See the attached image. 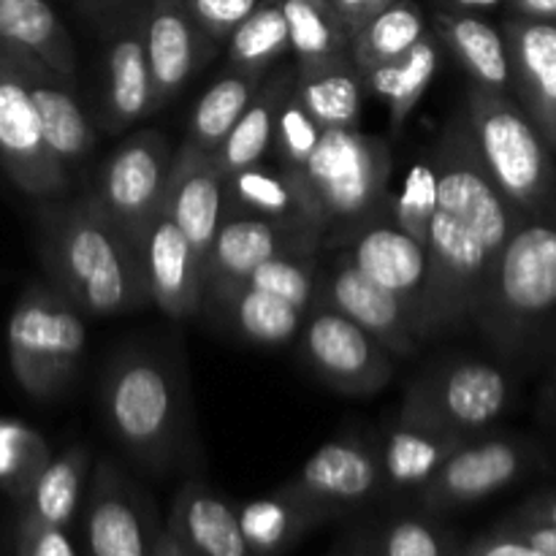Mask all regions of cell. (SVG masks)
<instances>
[{
  "instance_id": "cell-45",
  "label": "cell",
  "mask_w": 556,
  "mask_h": 556,
  "mask_svg": "<svg viewBox=\"0 0 556 556\" xmlns=\"http://www.w3.org/2000/svg\"><path fill=\"white\" fill-rule=\"evenodd\" d=\"M16 556H76L68 535L60 527L38 525V521H16Z\"/></svg>"
},
{
  "instance_id": "cell-16",
  "label": "cell",
  "mask_w": 556,
  "mask_h": 556,
  "mask_svg": "<svg viewBox=\"0 0 556 556\" xmlns=\"http://www.w3.org/2000/svg\"><path fill=\"white\" fill-rule=\"evenodd\" d=\"M147 302L168 318L185 320L201 313L204 302V258L188 242L172 217L157 210L134 239Z\"/></svg>"
},
{
  "instance_id": "cell-12",
  "label": "cell",
  "mask_w": 556,
  "mask_h": 556,
  "mask_svg": "<svg viewBox=\"0 0 556 556\" xmlns=\"http://www.w3.org/2000/svg\"><path fill=\"white\" fill-rule=\"evenodd\" d=\"M535 465V448L516 438L467 440L456 448L440 470L416 492V505L427 516L467 508L510 483L525 478Z\"/></svg>"
},
{
  "instance_id": "cell-13",
  "label": "cell",
  "mask_w": 556,
  "mask_h": 556,
  "mask_svg": "<svg viewBox=\"0 0 556 556\" xmlns=\"http://www.w3.org/2000/svg\"><path fill=\"white\" fill-rule=\"evenodd\" d=\"M340 250L364 277L400 296L416 315L424 337L429 329V253L421 242L396 226L391 206L340 239ZM329 253V250H326Z\"/></svg>"
},
{
  "instance_id": "cell-14",
  "label": "cell",
  "mask_w": 556,
  "mask_h": 556,
  "mask_svg": "<svg viewBox=\"0 0 556 556\" xmlns=\"http://www.w3.org/2000/svg\"><path fill=\"white\" fill-rule=\"evenodd\" d=\"M282 486L318 505L331 519L367 508L386 494V476L375 440L345 434L320 445Z\"/></svg>"
},
{
  "instance_id": "cell-32",
  "label": "cell",
  "mask_w": 556,
  "mask_h": 556,
  "mask_svg": "<svg viewBox=\"0 0 556 556\" xmlns=\"http://www.w3.org/2000/svg\"><path fill=\"white\" fill-rule=\"evenodd\" d=\"M302 106L313 114L324 130L358 128L362 103L367 98V81L351 58L315 68H296L293 87Z\"/></svg>"
},
{
  "instance_id": "cell-8",
  "label": "cell",
  "mask_w": 556,
  "mask_h": 556,
  "mask_svg": "<svg viewBox=\"0 0 556 556\" xmlns=\"http://www.w3.org/2000/svg\"><path fill=\"white\" fill-rule=\"evenodd\" d=\"M510 400L514 383L503 369L478 358H459L418 375L402 405L451 432L476 438L508 410Z\"/></svg>"
},
{
  "instance_id": "cell-4",
  "label": "cell",
  "mask_w": 556,
  "mask_h": 556,
  "mask_svg": "<svg viewBox=\"0 0 556 556\" xmlns=\"http://www.w3.org/2000/svg\"><path fill=\"white\" fill-rule=\"evenodd\" d=\"M391 172L389 141L362 128H340L324 130L309 161L288 174L324 250H331L353 228L389 210Z\"/></svg>"
},
{
  "instance_id": "cell-24",
  "label": "cell",
  "mask_w": 556,
  "mask_h": 556,
  "mask_svg": "<svg viewBox=\"0 0 556 556\" xmlns=\"http://www.w3.org/2000/svg\"><path fill=\"white\" fill-rule=\"evenodd\" d=\"M465 434L440 427L432 418L400 405V413L378 443L383 462L386 494H416L456 448L467 443Z\"/></svg>"
},
{
  "instance_id": "cell-22",
  "label": "cell",
  "mask_w": 556,
  "mask_h": 556,
  "mask_svg": "<svg viewBox=\"0 0 556 556\" xmlns=\"http://www.w3.org/2000/svg\"><path fill=\"white\" fill-rule=\"evenodd\" d=\"M14 63L16 74L25 81L30 101L41 119L43 139L52 155L71 172V166L85 161L96 150V128L74 96V81L49 68L36 54L3 43Z\"/></svg>"
},
{
  "instance_id": "cell-44",
  "label": "cell",
  "mask_w": 556,
  "mask_h": 556,
  "mask_svg": "<svg viewBox=\"0 0 556 556\" xmlns=\"http://www.w3.org/2000/svg\"><path fill=\"white\" fill-rule=\"evenodd\" d=\"M193 20L217 43H226L239 22L258 5V0H182Z\"/></svg>"
},
{
  "instance_id": "cell-20",
  "label": "cell",
  "mask_w": 556,
  "mask_h": 556,
  "mask_svg": "<svg viewBox=\"0 0 556 556\" xmlns=\"http://www.w3.org/2000/svg\"><path fill=\"white\" fill-rule=\"evenodd\" d=\"M510 92L556 155V22L508 14L503 22Z\"/></svg>"
},
{
  "instance_id": "cell-39",
  "label": "cell",
  "mask_w": 556,
  "mask_h": 556,
  "mask_svg": "<svg viewBox=\"0 0 556 556\" xmlns=\"http://www.w3.org/2000/svg\"><path fill=\"white\" fill-rule=\"evenodd\" d=\"M320 253H324L320 248H299L280 255H271L269 261L255 266L242 282L307 313L315 299V288H318Z\"/></svg>"
},
{
  "instance_id": "cell-47",
  "label": "cell",
  "mask_w": 556,
  "mask_h": 556,
  "mask_svg": "<svg viewBox=\"0 0 556 556\" xmlns=\"http://www.w3.org/2000/svg\"><path fill=\"white\" fill-rule=\"evenodd\" d=\"M394 0H329V5L334 9V14L340 16L342 25L353 33L362 25H367L372 16H378L380 11L389 9Z\"/></svg>"
},
{
  "instance_id": "cell-29",
  "label": "cell",
  "mask_w": 556,
  "mask_h": 556,
  "mask_svg": "<svg viewBox=\"0 0 556 556\" xmlns=\"http://www.w3.org/2000/svg\"><path fill=\"white\" fill-rule=\"evenodd\" d=\"M237 519L244 541L255 556L288 554L307 532L334 521L318 505L296 497L286 486L266 494V497L239 505Z\"/></svg>"
},
{
  "instance_id": "cell-27",
  "label": "cell",
  "mask_w": 556,
  "mask_h": 556,
  "mask_svg": "<svg viewBox=\"0 0 556 556\" xmlns=\"http://www.w3.org/2000/svg\"><path fill=\"white\" fill-rule=\"evenodd\" d=\"M168 527L193 556H255L242 535L237 508L201 481L179 489Z\"/></svg>"
},
{
  "instance_id": "cell-43",
  "label": "cell",
  "mask_w": 556,
  "mask_h": 556,
  "mask_svg": "<svg viewBox=\"0 0 556 556\" xmlns=\"http://www.w3.org/2000/svg\"><path fill=\"white\" fill-rule=\"evenodd\" d=\"M320 136H324V128L302 106L296 92H291V98L282 106L280 117H277L275 141H271V150L277 152V166H282L286 172L302 168L315 152V147H318Z\"/></svg>"
},
{
  "instance_id": "cell-19",
  "label": "cell",
  "mask_w": 556,
  "mask_h": 556,
  "mask_svg": "<svg viewBox=\"0 0 556 556\" xmlns=\"http://www.w3.org/2000/svg\"><path fill=\"white\" fill-rule=\"evenodd\" d=\"M144 38L155 109L174 101L220 49L182 0H150Z\"/></svg>"
},
{
  "instance_id": "cell-46",
  "label": "cell",
  "mask_w": 556,
  "mask_h": 556,
  "mask_svg": "<svg viewBox=\"0 0 556 556\" xmlns=\"http://www.w3.org/2000/svg\"><path fill=\"white\" fill-rule=\"evenodd\" d=\"M459 556H546L538 552L535 546H530L527 541H521L519 535H514L505 527H497L489 535L478 538L476 543H470L467 548H462Z\"/></svg>"
},
{
  "instance_id": "cell-37",
  "label": "cell",
  "mask_w": 556,
  "mask_h": 556,
  "mask_svg": "<svg viewBox=\"0 0 556 556\" xmlns=\"http://www.w3.org/2000/svg\"><path fill=\"white\" fill-rule=\"evenodd\" d=\"M291 52L288 22L280 0H258L226 41V68L266 76Z\"/></svg>"
},
{
  "instance_id": "cell-11",
  "label": "cell",
  "mask_w": 556,
  "mask_h": 556,
  "mask_svg": "<svg viewBox=\"0 0 556 556\" xmlns=\"http://www.w3.org/2000/svg\"><path fill=\"white\" fill-rule=\"evenodd\" d=\"M0 166L20 193L58 199L71 188V172L52 155L25 81L0 41Z\"/></svg>"
},
{
  "instance_id": "cell-17",
  "label": "cell",
  "mask_w": 556,
  "mask_h": 556,
  "mask_svg": "<svg viewBox=\"0 0 556 556\" xmlns=\"http://www.w3.org/2000/svg\"><path fill=\"white\" fill-rule=\"evenodd\" d=\"M157 530L144 494L114 462L92 472L85 510V541L90 556H152Z\"/></svg>"
},
{
  "instance_id": "cell-30",
  "label": "cell",
  "mask_w": 556,
  "mask_h": 556,
  "mask_svg": "<svg viewBox=\"0 0 556 556\" xmlns=\"http://www.w3.org/2000/svg\"><path fill=\"white\" fill-rule=\"evenodd\" d=\"M440 60H443V43L429 27L405 54L364 74L367 90L389 106V123L394 134L405 128V123L421 103L424 92L432 87Z\"/></svg>"
},
{
  "instance_id": "cell-48",
  "label": "cell",
  "mask_w": 556,
  "mask_h": 556,
  "mask_svg": "<svg viewBox=\"0 0 556 556\" xmlns=\"http://www.w3.org/2000/svg\"><path fill=\"white\" fill-rule=\"evenodd\" d=\"M500 527L510 530L514 535H519L521 541H527L530 546H535L538 552L546 556H556V525H532V521H503Z\"/></svg>"
},
{
  "instance_id": "cell-52",
  "label": "cell",
  "mask_w": 556,
  "mask_h": 556,
  "mask_svg": "<svg viewBox=\"0 0 556 556\" xmlns=\"http://www.w3.org/2000/svg\"><path fill=\"white\" fill-rule=\"evenodd\" d=\"M329 556H372V532L356 530L345 538L342 543H337L334 552Z\"/></svg>"
},
{
  "instance_id": "cell-55",
  "label": "cell",
  "mask_w": 556,
  "mask_h": 556,
  "mask_svg": "<svg viewBox=\"0 0 556 556\" xmlns=\"http://www.w3.org/2000/svg\"><path fill=\"white\" fill-rule=\"evenodd\" d=\"M543 413L548 416V421L556 427V369L552 375V380L546 383V400H543Z\"/></svg>"
},
{
  "instance_id": "cell-35",
  "label": "cell",
  "mask_w": 556,
  "mask_h": 556,
  "mask_svg": "<svg viewBox=\"0 0 556 556\" xmlns=\"http://www.w3.org/2000/svg\"><path fill=\"white\" fill-rule=\"evenodd\" d=\"M288 22L293 65L315 68L351 58V30L329 3L318 0H280Z\"/></svg>"
},
{
  "instance_id": "cell-38",
  "label": "cell",
  "mask_w": 556,
  "mask_h": 556,
  "mask_svg": "<svg viewBox=\"0 0 556 556\" xmlns=\"http://www.w3.org/2000/svg\"><path fill=\"white\" fill-rule=\"evenodd\" d=\"M427 30L429 22L416 0H394L389 9H383L353 33L351 60L362 74H367L405 54Z\"/></svg>"
},
{
  "instance_id": "cell-50",
  "label": "cell",
  "mask_w": 556,
  "mask_h": 556,
  "mask_svg": "<svg viewBox=\"0 0 556 556\" xmlns=\"http://www.w3.org/2000/svg\"><path fill=\"white\" fill-rule=\"evenodd\" d=\"M510 521H532V525H556V492H543L527 500Z\"/></svg>"
},
{
  "instance_id": "cell-28",
  "label": "cell",
  "mask_w": 556,
  "mask_h": 556,
  "mask_svg": "<svg viewBox=\"0 0 556 556\" xmlns=\"http://www.w3.org/2000/svg\"><path fill=\"white\" fill-rule=\"evenodd\" d=\"M432 33L465 68L470 85L510 92L508 47L500 27L481 14L438 9L432 14Z\"/></svg>"
},
{
  "instance_id": "cell-6",
  "label": "cell",
  "mask_w": 556,
  "mask_h": 556,
  "mask_svg": "<svg viewBox=\"0 0 556 556\" xmlns=\"http://www.w3.org/2000/svg\"><path fill=\"white\" fill-rule=\"evenodd\" d=\"M103 416L117 443L141 465H168L182 427L172 367L152 353H123L103 380Z\"/></svg>"
},
{
  "instance_id": "cell-2",
  "label": "cell",
  "mask_w": 556,
  "mask_h": 556,
  "mask_svg": "<svg viewBox=\"0 0 556 556\" xmlns=\"http://www.w3.org/2000/svg\"><path fill=\"white\" fill-rule=\"evenodd\" d=\"M38 255L52 286L87 315H114L147 302L130 239L92 193L41 212Z\"/></svg>"
},
{
  "instance_id": "cell-15",
  "label": "cell",
  "mask_w": 556,
  "mask_h": 556,
  "mask_svg": "<svg viewBox=\"0 0 556 556\" xmlns=\"http://www.w3.org/2000/svg\"><path fill=\"white\" fill-rule=\"evenodd\" d=\"M329 269L318 271V288H315L313 302L329 304L356 320L396 358L416 356L427 337L410 307L400 296L364 277L340 250H329Z\"/></svg>"
},
{
  "instance_id": "cell-5",
  "label": "cell",
  "mask_w": 556,
  "mask_h": 556,
  "mask_svg": "<svg viewBox=\"0 0 556 556\" xmlns=\"http://www.w3.org/2000/svg\"><path fill=\"white\" fill-rule=\"evenodd\" d=\"M478 157L494 188L519 215H535L556 201L554 152L510 92L467 85L462 103Z\"/></svg>"
},
{
  "instance_id": "cell-42",
  "label": "cell",
  "mask_w": 556,
  "mask_h": 556,
  "mask_svg": "<svg viewBox=\"0 0 556 556\" xmlns=\"http://www.w3.org/2000/svg\"><path fill=\"white\" fill-rule=\"evenodd\" d=\"M434 201H438V179H434L432 157H421L410 166L400 193H391V215L402 231L427 248L432 228Z\"/></svg>"
},
{
  "instance_id": "cell-1",
  "label": "cell",
  "mask_w": 556,
  "mask_h": 556,
  "mask_svg": "<svg viewBox=\"0 0 556 556\" xmlns=\"http://www.w3.org/2000/svg\"><path fill=\"white\" fill-rule=\"evenodd\" d=\"M438 179L429 228V329L470 324L497 255L525 215L494 188L478 157L465 112H456L429 150Z\"/></svg>"
},
{
  "instance_id": "cell-34",
  "label": "cell",
  "mask_w": 556,
  "mask_h": 556,
  "mask_svg": "<svg viewBox=\"0 0 556 556\" xmlns=\"http://www.w3.org/2000/svg\"><path fill=\"white\" fill-rule=\"evenodd\" d=\"M87 472H90V451L81 445L49 459L20 503L22 519L65 530L79 508Z\"/></svg>"
},
{
  "instance_id": "cell-40",
  "label": "cell",
  "mask_w": 556,
  "mask_h": 556,
  "mask_svg": "<svg viewBox=\"0 0 556 556\" xmlns=\"http://www.w3.org/2000/svg\"><path fill=\"white\" fill-rule=\"evenodd\" d=\"M52 459L41 434L16 421H0V489L16 500V505L30 492L38 472Z\"/></svg>"
},
{
  "instance_id": "cell-21",
  "label": "cell",
  "mask_w": 556,
  "mask_h": 556,
  "mask_svg": "<svg viewBox=\"0 0 556 556\" xmlns=\"http://www.w3.org/2000/svg\"><path fill=\"white\" fill-rule=\"evenodd\" d=\"M299 248L324 250V239L307 226L255 215H223L215 239L206 250L204 288L242 282L255 266L269 261L271 255Z\"/></svg>"
},
{
  "instance_id": "cell-10",
  "label": "cell",
  "mask_w": 556,
  "mask_h": 556,
  "mask_svg": "<svg viewBox=\"0 0 556 556\" xmlns=\"http://www.w3.org/2000/svg\"><path fill=\"white\" fill-rule=\"evenodd\" d=\"M172 161L174 147L161 130H139L128 136L96 172L92 199L130 244L141 226L161 210Z\"/></svg>"
},
{
  "instance_id": "cell-9",
  "label": "cell",
  "mask_w": 556,
  "mask_h": 556,
  "mask_svg": "<svg viewBox=\"0 0 556 556\" xmlns=\"http://www.w3.org/2000/svg\"><path fill=\"white\" fill-rule=\"evenodd\" d=\"M299 342L318 378L348 396H372L394 378V353L329 304H309Z\"/></svg>"
},
{
  "instance_id": "cell-7",
  "label": "cell",
  "mask_w": 556,
  "mask_h": 556,
  "mask_svg": "<svg viewBox=\"0 0 556 556\" xmlns=\"http://www.w3.org/2000/svg\"><path fill=\"white\" fill-rule=\"evenodd\" d=\"M9 362L16 383L33 400H54L74 378L87 345L79 307L54 286H30L9 318Z\"/></svg>"
},
{
  "instance_id": "cell-53",
  "label": "cell",
  "mask_w": 556,
  "mask_h": 556,
  "mask_svg": "<svg viewBox=\"0 0 556 556\" xmlns=\"http://www.w3.org/2000/svg\"><path fill=\"white\" fill-rule=\"evenodd\" d=\"M505 5V0H440V9L445 11H467V14H483Z\"/></svg>"
},
{
  "instance_id": "cell-49",
  "label": "cell",
  "mask_w": 556,
  "mask_h": 556,
  "mask_svg": "<svg viewBox=\"0 0 556 556\" xmlns=\"http://www.w3.org/2000/svg\"><path fill=\"white\" fill-rule=\"evenodd\" d=\"M71 3H74L76 9H79L81 14L92 22V25H98L101 30H106V27L112 25L119 14H125L130 5L141 3V0H71Z\"/></svg>"
},
{
  "instance_id": "cell-26",
  "label": "cell",
  "mask_w": 556,
  "mask_h": 556,
  "mask_svg": "<svg viewBox=\"0 0 556 556\" xmlns=\"http://www.w3.org/2000/svg\"><path fill=\"white\" fill-rule=\"evenodd\" d=\"M293 85H296V65L293 63L277 65V71L264 76L255 98L212 155L223 179L255 166V163H264L266 152L271 150V141H275L277 117L291 98Z\"/></svg>"
},
{
  "instance_id": "cell-51",
  "label": "cell",
  "mask_w": 556,
  "mask_h": 556,
  "mask_svg": "<svg viewBox=\"0 0 556 556\" xmlns=\"http://www.w3.org/2000/svg\"><path fill=\"white\" fill-rule=\"evenodd\" d=\"M510 14L556 22V0H505Z\"/></svg>"
},
{
  "instance_id": "cell-23",
  "label": "cell",
  "mask_w": 556,
  "mask_h": 556,
  "mask_svg": "<svg viewBox=\"0 0 556 556\" xmlns=\"http://www.w3.org/2000/svg\"><path fill=\"white\" fill-rule=\"evenodd\" d=\"M161 210L199 250L201 258H206L223 220V174L217 172L210 152L195 150L188 141L174 150Z\"/></svg>"
},
{
  "instance_id": "cell-18",
  "label": "cell",
  "mask_w": 556,
  "mask_h": 556,
  "mask_svg": "<svg viewBox=\"0 0 556 556\" xmlns=\"http://www.w3.org/2000/svg\"><path fill=\"white\" fill-rule=\"evenodd\" d=\"M147 9L150 0H141L101 30L106 38L103 128L109 134H123L125 128L157 112L147 60Z\"/></svg>"
},
{
  "instance_id": "cell-33",
  "label": "cell",
  "mask_w": 556,
  "mask_h": 556,
  "mask_svg": "<svg viewBox=\"0 0 556 556\" xmlns=\"http://www.w3.org/2000/svg\"><path fill=\"white\" fill-rule=\"evenodd\" d=\"M223 215H255L313 228L291 174L282 166H264V163H255L223 179Z\"/></svg>"
},
{
  "instance_id": "cell-41",
  "label": "cell",
  "mask_w": 556,
  "mask_h": 556,
  "mask_svg": "<svg viewBox=\"0 0 556 556\" xmlns=\"http://www.w3.org/2000/svg\"><path fill=\"white\" fill-rule=\"evenodd\" d=\"M459 541L429 516H400L372 532V556H459Z\"/></svg>"
},
{
  "instance_id": "cell-25",
  "label": "cell",
  "mask_w": 556,
  "mask_h": 556,
  "mask_svg": "<svg viewBox=\"0 0 556 556\" xmlns=\"http://www.w3.org/2000/svg\"><path fill=\"white\" fill-rule=\"evenodd\" d=\"M201 307H210L228 329L253 345L280 348L296 340L304 326V309L269 296L248 282H223L204 288Z\"/></svg>"
},
{
  "instance_id": "cell-56",
  "label": "cell",
  "mask_w": 556,
  "mask_h": 556,
  "mask_svg": "<svg viewBox=\"0 0 556 556\" xmlns=\"http://www.w3.org/2000/svg\"><path fill=\"white\" fill-rule=\"evenodd\" d=\"M318 3H329V0H318Z\"/></svg>"
},
{
  "instance_id": "cell-31",
  "label": "cell",
  "mask_w": 556,
  "mask_h": 556,
  "mask_svg": "<svg viewBox=\"0 0 556 556\" xmlns=\"http://www.w3.org/2000/svg\"><path fill=\"white\" fill-rule=\"evenodd\" d=\"M0 41L36 54L76 81V49L68 27L49 0H0Z\"/></svg>"
},
{
  "instance_id": "cell-54",
  "label": "cell",
  "mask_w": 556,
  "mask_h": 556,
  "mask_svg": "<svg viewBox=\"0 0 556 556\" xmlns=\"http://www.w3.org/2000/svg\"><path fill=\"white\" fill-rule=\"evenodd\" d=\"M152 556H193V554L182 546V541L174 535L172 527H166V530H161V535H157Z\"/></svg>"
},
{
  "instance_id": "cell-3",
  "label": "cell",
  "mask_w": 556,
  "mask_h": 556,
  "mask_svg": "<svg viewBox=\"0 0 556 556\" xmlns=\"http://www.w3.org/2000/svg\"><path fill=\"white\" fill-rule=\"evenodd\" d=\"M470 324L497 351L516 356L556 326V201L525 215L497 255Z\"/></svg>"
},
{
  "instance_id": "cell-36",
  "label": "cell",
  "mask_w": 556,
  "mask_h": 556,
  "mask_svg": "<svg viewBox=\"0 0 556 556\" xmlns=\"http://www.w3.org/2000/svg\"><path fill=\"white\" fill-rule=\"evenodd\" d=\"M264 76L242 74V71L226 68L210 87L204 96L195 101L193 112L188 119V144L195 150L215 155L217 147L228 136V130L237 125L248 103L258 92Z\"/></svg>"
}]
</instances>
